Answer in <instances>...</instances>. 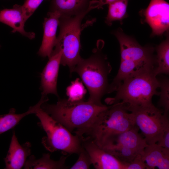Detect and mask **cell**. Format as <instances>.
Instances as JSON below:
<instances>
[{"label": "cell", "mask_w": 169, "mask_h": 169, "mask_svg": "<svg viewBox=\"0 0 169 169\" xmlns=\"http://www.w3.org/2000/svg\"><path fill=\"white\" fill-rule=\"evenodd\" d=\"M107 106L88 101L72 102L59 98L56 104L44 103L41 108L69 131L80 137L91 127L99 115Z\"/></svg>", "instance_id": "6da1fadb"}, {"label": "cell", "mask_w": 169, "mask_h": 169, "mask_svg": "<svg viewBox=\"0 0 169 169\" xmlns=\"http://www.w3.org/2000/svg\"><path fill=\"white\" fill-rule=\"evenodd\" d=\"M154 70L145 72L124 80L118 87L115 96L107 98L108 105L122 104L128 111L141 108L154 106L153 96L159 95L157 89L160 87Z\"/></svg>", "instance_id": "7a4b0ae2"}, {"label": "cell", "mask_w": 169, "mask_h": 169, "mask_svg": "<svg viewBox=\"0 0 169 169\" xmlns=\"http://www.w3.org/2000/svg\"><path fill=\"white\" fill-rule=\"evenodd\" d=\"M102 47L98 45L90 57L82 58L73 71L79 75L89 91L87 101L99 105H104L101 100L107 93L108 76L111 70L106 56L101 51Z\"/></svg>", "instance_id": "3957f363"}, {"label": "cell", "mask_w": 169, "mask_h": 169, "mask_svg": "<svg viewBox=\"0 0 169 169\" xmlns=\"http://www.w3.org/2000/svg\"><path fill=\"white\" fill-rule=\"evenodd\" d=\"M136 126L131 113L122 104L117 103L107 106L82 137L90 138L98 145Z\"/></svg>", "instance_id": "277c9868"}, {"label": "cell", "mask_w": 169, "mask_h": 169, "mask_svg": "<svg viewBox=\"0 0 169 169\" xmlns=\"http://www.w3.org/2000/svg\"><path fill=\"white\" fill-rule=\"evenodd\" d=\"M89 12L71 16H60L59 19V33L57 37L55 49H62L60 64L68 66L70 74L82 58L80 55L81 23Z\"/></svg>", "instance_id": "5b68a950"}, {"label": "cell", "mask_w": 169, "mask_h": 169, "mask_svg": "<svg viewBox=\"0 0 169 169\" xmlns=\"http://www.w3.org/2000/svg\"><path fill=\"white\" fill-rule=\"evenodd\" d=\"M35 114L40 120L38 125L46 134L42 138V143L47 150L51 152L61 151L65 155L79 153L83 147L80 137L72 134L41 107Z\"/></svg>", "instance_id": "8992f818"}, {"label": "cell", "mask_w": 169, "mask_h": 169, "mask_svg": "<svg viewBox=\"0 0 169 169\" xmlns=\"http://www.w3.org/2000/svg\"><path fill=\"white\" fill-rule=\"evenodd\" d=\"M129 112L148 145L156 143L161 139L165 128L169 125L168 116L162 114L154 105L135 109Z\"/></svg>", "instance_id": "52a82bcc"}, {"label": "cell", "mask_w": 169, "mask_h": 169, "mask_svg": "<svg viewBox=\"0 0 169 169\" xmlns=\"http://www.w3.org/2000/svg\"><path fill=\"white\" fill-rule=\"evenodd\" d=\"M113 34L119 43L121 60H130L155 66L157 64L154 47L141 46L135 39L125 34L120 28Z\"/></svg>", "instance_id": "ba28073f"}, {"label": "cell", "mask_w": 169, "mask_h": 169, "mask_svg": "<svg viewBox=\"0 0 169 169\" xmlns=\"http://www.w3.org/2000/svg\"><path fill=\"white\" fill-rule=\"evenodd\" d=\"M144 21L152 29L151 35L160 36L169 28V4L164 0H151L147 7L141 11Z\"/></svg>", "instance_id": "9c48e42d"}, {"label": "cell", "mask_w": 169, "mask_h": 169, "mask_svg": "<svg viewBox=\"0 0 169 169\" xmlns=\"http://www.w3.org/2000/svg\"><path fill=\"white\" fill-rule=\"evenodd\" d=\"M82 145L96 169H126V165L110 153L99 147L91 139L82 138Z\"/></svg>", "instance_id": "30bf717a"}, {"label": "cell", "mask_w": 169, "mask_h": 169, "mask_svg": "<svg viewBox=\"0 0 169 169\" xmlns=\"http://www.w3.org/2000/svg\"><path fill=\"white\" fill-rule=\"evenodd\" d=\"M62 53V49H54L41 73L42 95L52 94L59 97L57 86Z\"/></svg>", "instance_id": "8fae6325"}, {"label": "cell", "mask_w": 169, "mask_h": 169, "mask_svg": "<svg viewBox=\"0 0 169 169\" xmlns=\"http://www.w3.org/2000/svg\"><path fill=\"white\" fill-rule=\"evenodd\" d=\"M101 8L97 0H51L49 11L58 12L61 16H71Z\"/></svg>", "instance_id": "7c38bea8"}, {"label": "cell", "mask_w": 169, "mask_h": 169, "mask_svg": "<svg viewBox=\"0 0 169 169\" xmlns=\"http://www.w3.org/2000/svg\"><path fill=\"white\" fill-rule=\"evenodd\" d=\"M60 14L58 12H49L43 23L44 34L38 54L43 57L49 58L55 47L57 37L56 33Z\"/></svg>", "instance_id": "4fadbf2b"}, {"label": "cell", "mask_w": 169, "mask_h": 169, "mask_svg": "<svg viewBox=\"0 0 169 169\" xmlns=\"http://www.w3.org/2000/svg\"><path fill=\"white\" fill-rule=\"evenodd\" d=\"M139 130L136 125L128 130L108 138L98 146L101 147L107 144H116L131 149L139 153H142L148 144L145 138L140 135Z\"/></svg>", "instance_id": "5bb4252c"}, {"label": "cell", "mask_w": 169, "mask_h": 169, "mask_svg": "<svg viewBox=\"0 0 169 169\" xmlns=\"http://www.w3.org/2000/svg\"><path fill=\"white\" fill-rule=\"evenodd\" d=\"M31 146L28 141L20 145L13 131L8 151L4 159V169H20L24 167L27 157L31 155Z\"/></svg>", "instance_id": "9a60e30c"}, {"label": "cell", "mask_w": 169, "mask_h": 169, "mask_svg": "<svg viewBox=\"0 0 169 169\" xmlns=\"http://www.w3.org/2000/svg\"><path fill=\"white\" fill-rule=\"evenodd\" d=\"M155 66L130 60H121L118 73L109 85L107 93L116 90L118 87L124 80L142 73L153 70Z\"/></svg>", "instance_id": "2e32d148"}, {"label": "cell", "mask_w": 169, "mask_h": 169, "mask_svg": "<svg viewBox=\"0 0 169 169\" xmlns=\"http://www.w3.org/2000/svg\"><path fill=\"white\" fill-rule=\"evenodd\" d=\"M0 22L12 28L13 33L19 32L31 39L35 37L34 33L27 32L24 30L26 22L23 15L22 6L15 4L12 8L5 9L1 11Z\"/></svg>", "instance_id": "e0dca14e"}, {"label": "cell", "mask_w": 169, "mask_h": 169, "mask_svg": "<svg viewBox=\"0 0 169 169\" xmlns=\"http://www.w3.org/2000/svg\"><path fill=\"white\" fill-rule=\"evenodd\" d=\"M146 169H169V150L156 143L148 145L142 153Z\"/></svg>", "instance_id": "ac0fdd59"}, {"label": "cell", "mask_w": 169, "mask_h": 169, "mask_svg": "<svg viewBox=\"0 0 169 169\" xmlns=\"http://www.w3.org/2000/svg\"><path fill=\"white\" fill-rule=\"evenodd\" d=\"M49 99L42 96L39 101L35 105L31 106L25 112L17 114L15 109H10L7 114L0 115V135L13 128L24 117L30 114H36L43 104Z\"/></svg>", "instance_id": "d6986e66"}, {"label": "cell", "mask_w": 169, "mask_h": 169, "mask_svg": "<svg viewBox=\"0 0 169 169\" xmlns=\"http://www.w3.org/2000/svg\"><path fill=\"white\" fill-rule=\"evenodd\" d=\"M49 153H44L42 157L36 159L32 155L30 156L27 160L24 167L26 169H65L68 167L65 164L66 156H62L57 161L52 160Z\"/></svg>", "instance_id": "ffe728a7"}, {"label": "cell", "mask_w": 169, "mask_h": 169, "mask_svg": "<svg viewBox=\"0 0 169 169\" xmlns=\"http://www.w3.org/2000/svg\"><path fill=\"white\" fill-rule=\"evenodd\" d=\"M157 66L154 70L156 76L169 73V39L167 36L166 40L162 42L156 49Z\"/></svg>", "instance_id": "44dd1931"}, {"label": "cell", "mask_w": 169, "mask_h": 169, "mask_svg": "<svg viewBox=\"0 0 169 169\" xmlns=\"http://www.w3.org/2000/svg\"><path fill=\"white\" fill-rule=\"evenodd\" d=\"M100 147L111 154L126 166L137 155L140 153L131 149L116 144H107Z\"/></svg>", "instance_id": "7402d4cb"}, {"label": "cell", "mask_w": 169, "mask_h": 169, "mask_svg": "<svg viewBox=\"0 0 169 169\" xmlns=\"http://www.w3.org/2000/svg\"><path fill=\"white\" fill-rule=\"evenodd\" d=\"M130 0H116L109 4L107 15L105 23L111 26L112 22L115 21L122 22L127 16V8Z\"/></svg>", "instance_id": "603a6c76"}, {"label": "cell", "mask_w": 169, "mask_h": 169, "mask_svg": "<svg viewBox=\"0 0 169 169\" xmlns=\"http://www.w3.org/2000/svg\"><path fill=\"white\" fill-rule=\"evenodd\" d=\"M66 94L68 100L71 101H81L86 93V90L82 82L77 78L71 82V84L66 88Z\"/></svg>", "instance_id": "cb8c5ba5"}, {"label": "cell", "mask_w": 169, "mask_h": 169, "mask_svg": "<svg viewBox=\"0 0 169 169\" xmlns=\"http://www.w3.org/2000/svg\"><path fill=\"white\" fill-rule=\"evenodd\" d=\"M161 90L159 93L160 98L158 105L164 109L163 115L168 116L169 110V82L167 78L159 81Z\"/></svg>", "instance_id": "d4e9b609"}, {"label": "cell", "mask_w": 169, "mask_h": 169, "mask_svg": "<svg viewBox=\"0 0 169 169\" xmlns=\"http://www.w3.org/2000/svg\"><path fill=\"white\" fill-rule=\"evenodd\" d=\"M83 146V145H82ZM79 157L75 163L70 168V169H88L92 164L90 158L83 146L78 154Z\"/></svg>", "instance_id": "484cf974"}, {"label": "cell", "mask_w": 169, "mask_h": 169, "mask_svg": "<svg viewBox=\"0 0 169 169\" xmlns=\"http://www.w3.org/2000/svg\"><path fill=\"white\" fill-rule=\"evenodd\" d=\"M44 0H25L22 6L23 13L25 22L32 16Z\"/></svg>", "instance_id": "4316f807"}, {"label": "cell", "mask_w": 169, "mask_h": 169, "mask_svg": "<svg viewBox=\"0 0 169 169\" xmlns=\"http://www.w3.org/2000/svg\"><path fill=\"white\" fill-rule=\"evenodd\" d=\"M142 153L138 154L130 163L127 164L126 169H146L142 156Z\"/></svg>", "instance_id": "83f0119b"}, {"label": "cell", "mask_w": 169, "mask_h": 169, "mask_svg": "<svg viewBox=\"0 0 169 169\" xmlns=\"http://www.w3.org/2000/svg\"><path fill=\"white\" fill-rule=\"evenodd\" d=\"M156 144L169 150V125L165 128L161 139Z\"/></svg>", "instance_id": "f1b7e54d"}, {"label": "cell", "mask_w": 169, "mask_h": 169, "mask_svg": "<svg viewBox=\"0 0 169 169\" xmlns=\"http://www.w3.org/2000/svg\"><path fill=\"white\" fill-rule=\"evenodd\" d=\"M116 0H99L101 7L104 5L109 4Z\"/></svg>", "instance_id": "f546056e"}, {"label": "cell", "mask_w": 169, "mask_h": 169, "mask_svg": "<svg viewBox=\"0 0 169 169\" xmlns=\"http://www.w3.org/2000/svg\"><path fill=\"white\" fill-rule=\"evenodd\" d=\"M0 47H1V46L0 45Z\"/></svg>", "instance_id": "4dcf8cb0"}]
</instances>
